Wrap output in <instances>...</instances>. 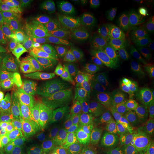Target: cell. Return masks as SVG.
<instances>
[{
    "label": "cell",
    "mask_w": 154,
    "mask_h": 154,
    "mask_svg": "<svg viewBox=\"0 0 154 154\" xmlns=\"http://www.w3.org/2000/svg\"><path fill=\"white\" fill-rule=\"evenodd\" d=\"M50 57L53 69L60 73L93 75L98 71L97 63L88 50L68 39L52 45Z\"/></svg>",
    "instance_id": "obj_1"
},
{
    "label": "cell",
    "mask_w": 154,
    "mask_h": 154,
    "mask_svg": "<svg viewBox=\"0 0 154 154\" xmlns=\"http://www.w3.org/2000/svg\"><path fill=\"white\" fill-rule=\"evenodd\" d=\"M41 123L21 108H15L6 118L2 135L17 143L36 145Z\"/></svg>",
    "instance_id": "obj_2"
},
{
    "label": "cell",
    "mask_w": 154,
    "mask_h": 154,
    "mask_svg": "<svg viewBox=\"0 0 154 154\" xmlns=\"http://www.w3.org/2000/svg\"><path fill=\"white\" fill-rule=\"evenodd\" d=\"M116 35L127 55L142 61L154 56V35L117 28Z\"/></svg>",
    "instance_id": "obj_3"
},
{
    "label": "cell",
    "mask_w": 154,
    "mask_h": 154,
    "mask_svg": "<svg viewBox=\"0 0 154 154\" xmlns=\"http://www.w3.org/2000/svg\"><path fill=\"white\" fill-rule=\"evenodd\" d=\"M76 124L84 142H96L107 137L116 125V121L99 116L67 114Z\"/></svg>",
    "instance_id": "obj_4"
},
{
    "label": "cell",
    "mask_w": 154,
    "mask_h": 154,
    "mask_svg": "<svg viewBox=\"0 0 154 154\" xmlns=\"http://www.w3.org/2000/svg\"><path fill=\"white\" fill-rule=\"evenodd\" d=\"M116 14L119 21L127 28L142 29L149 27L151 20L149 14L138 4L125 1L116 7Z\"/></svg>",
    "instance_id": "obj_5"
},
{
    "label": "cell",
    "mask_w": 154,
    "mask_h": 154,
    "mask_svg": "<svg viewBox=\"0 0 154 154\" xmlns=\"http://www.w3.org/2000/svg\"><path fill=\"white\" fill-rule=\"evenodd\" d=\"M79 16L83 21L99 28L109 26L111 19L109 5L102 0L93 1L86 4L80 9Z\"/></svg>",
    "instance_id": "obj_6"
},
{
    "label": "cell",
    "mask_w": 154,
    "mask_h": 154,
    "mask_svg": "<svg viewBox=\"0 0 154 154\" xmlns=\"http://www.w3.org/2000/svg\"><path fill=\"white\" fill-rule=\"evenodd\" d=\"M97 66L102 72L126 77L140 72L141 64L135 58L127 55L108 62L97 63Z\"/></svg>",
    "instance_id": "obj_7"
},
{
    "label": "cell",
    "mask_w": 154,
    "mask_h": 154,
    "mask_svg": "<svg viewBox=\"0 0 154 154\" xmlns=\"http://www.w3.org/2000/svg\"><path fill=\"white\" fill-rule=\"evenodd\" d=\"M59 109L66 114L99 116L112 119L110 116L83 99L81 96H66L60 102Z\"/></svg>",
    "instance_id": "obj_8"
},
{
    "label": "cell",
    "mask_w": 154,
    "mask_h": 154,
    "mask_svg": "<svg viewBox=\"0 0 154 154\" xmlns=\"http://www.w3.org/2000/svg\"><path fill=\"white\" fill-rule=\"evenodd\" d=\"M39 135L42 143L50 148H56L74 143L66 132L55 123L44 121L41 124Z\"/></svg>",
    "instance_id": "obj_9"
},
{
    "label": "cell",
    "mask_w": 154,
    "mask_h": 154,
    "mask_svg": "<svg viewBox=\"0 0 154 154\" xmlns=\"http://www.w3.org/2000/svg\"><path fill=\"white\" fill-rule=\"evenodd\" d=\"M11 45L28 67L34 62L44 58L43 50L39 42L38 38L29 36L12 42Z\"/></svg>",
    "instance_id": "obj_10"
},
{
    "label": "cell",
    "mask_w": 154,
    "mask_h": 154,
    "mask_svg": "<svg viewBox=\"0 0 154 154\" xmlns=\"http://www.w3.org/2000/svg\"><path fill=\"white\" fill-rule=\"evenodd\" d=\"M87 50L97 63L108 62L125 55L118 41L113 37L103 38L97 45Z\"/></svg>",
    "instance_id": "obj_11"
},
{
    "label": "cell",
    "mask_w": 154,
    "mask_h": 154,
    "mask_svg": "<svg viewBox=\"0 0 154 154\" xmlns=\"http://www.w3.org/2000/svg\"><path fill=\"white\" fill-rule=\"evenodd\" d=\"M81 97L95 108L117 121L116 111L110 96L102 89L88 88L82 91Z\"/></svg>",
    "instance_id": "obj_12"
},
{
    "label": "cell",
    "mask_w": 154,
    "mask_h": 154,
    "mask_svg": "<svg viewBox=\"0 0 154 154\" xmlns=\"http://www.w3.org/2000/svg\"><path fill=\"white\" fill-rule=\"evenodd\" d=\"M96 86L116 89H123L131 91H140L142 87L137 81L127 77H121L98 71L93 74Z\"/></svg>",
    "instance_id": "obj_13"
},
{
    "label": "cell",
    "mask_w": 154,
    "mask_h": 154,
    "mask_svg": "<svg viewBox=\"0 0 154 154\" xmlns=\"http://www.w3.org/2000/svg\"><path fill=\"white\" fill-rule=\"evenodd\" d=\"M53 71L47 61L42 58L32 63L23 72L22 77L28 78L36 88H42L46 86Z\"/></svg>",
    "instance_id": "obj_14"
},
{
    "label": "cell",
    "mask_w": 154,
    "mask_h": 154,
    "mask_svg": "<svg viewBox=\"0 0 154 154\" xmlns=\"http://www.w3.org/2000/svg\"><path fill=\"white\" fill-rule=\"evenodd\" d=\"M56 103L44 88H37L23 105L35 119L39 120V116L46 107Z\"/></svg>",
    "instance_id": "obj_15"
},
{
    "label": "cell",
    "mask_w": 154,
    "mask_h": 154,
    "mask_svg": "<svg viewBox=\"0 0 154 154\" xmlns=\"http://www.w3.org/2000/svg\"><path fill=\"white\" fill-rule=\"evenodd\" d=\"M50 154H109L107 146H91L81 143H74L56 148L48 149Z\"/></svg>",
    "instance_id": "obj_16"
},
{
    "label": "cell",
    "mask_w": 154,
    "mask_h": 154,
    "mask_svg": "<svg viewBox=\"0 0 154 154\" xmlns=\"http://www.w3.org/2000/svg\"><path fill=\"white\" fill-rule=\"evenodd\" d=\"M3 58L6 66L14 83H18L22 79V73L28 67L18 55L14 48L9 45L3 50Z\"/></svg>",
    "instance_id": "obj_17"
},
{
    "label": "cell",
    "mask_w": 154,
    "mask_h": 154,
    "mask_svg": "<svg viewBox=\"0 0 154 154\" xmlns=\"http://www.w3.org/2000/svg\"><path fill=\"white\" fill-rule=\"evenodd\" d=\"M44 121L55 123L61 127L74 142L81 143L84 142L76 124L65 112L57 111L46 116Z\"/></svg>",
    "instance_id": "obj_18"
},
{
    "label": "cell",
    "mask_w": 154,
    "mask_h": 154,
    "mask_svg": "<svg viewBox=\"0 0 154 154\" xmlns=\"http://www.w3.org/2000/svg\"><path fill=\"white\" fill-rule=\"evenodd\" d=\"M4 32L9 39L10 45L11 43L20 39L33 36L39 38V31L38 28L20 22L1 23Z\"/></svg>",
    "instance_id": "obj_19"
},
{
    "label": "cell",
    "mask_w": 154,
    "mask_h": 154,
    "mask_svg": "<svg viewBox=\"0 0 154 154\" xmlns=\"http://www.w3.org/2000/svg\"><path fill=\"white\" fill-rule=\"evenodd\" d=\"M138 147L144 154H151L154 149V133L149 127L138 126L129 128Z\"/></svg>",
    "instance_id": "obj_20"
},
{
    "label": "cell",
    "mask_w": 154,
    "mask_h": 154,
    "mask_svg": "<svg viewBox=\"0 0 154 154\" xmlns=\"http://www.w3.org/2000/svg\"><path fill=\"white\" fill-rule=\"evenodd\" d=\"M66 85L63 75L54 70L44 89L56 103H60L66 97L65 94Z\"/></svg>",
    "instance_id": "obj_21"
},
{
    "label": "cell",
    "mask_w": 154,
    "mask_h": 154,
    "mask_svg": "<svg viewBox=\"0 0 154 154\" xmlns=\"http://www.w3.org/2000/svg\"><path fill=\"white\" fill-rule=\"evenodd\" d=\"M110 97L116 111L121 116L128 115L137 100L133 95L122 91H111Z\"/></svg>",
    "instance_id": "obj_22"
},
{
    "label": "cell",
    "mask_w": 154,
    "mask_h": 154,
    "mask_svg": "<svg viewBox=\"0 0 154 154\" xmlns=\"http://www.w3.org/2000/svg\"><path fill=\"white\" fill-rule=\"evenodd\" d=\"M67 39L72 41L83 48L88 49L100 42L103 37L99 33L88 30L77 31L67 37Z\"/></svg>",
    "instance_id": "obj_23"
},
{
    "label": "cell",
    "mask_w": 154,
    "mask_h": 154,
    "mask_svg": "<svg viewBox=\"0 0 154 154\" xmlns=\"http://www.w3.org/2000/svg\"><path fill=\"white\" fill-rule=\"evenodd\" d=\"M127 121L131 124L146 125L154 122L142 100L137 99L127 115Z\"/></svg>",
    "instance_id": "obj_24"
},
{
    "label": "cell",
    "mask_w": 154,
    "mask_h": 154,
    "mask_svg": "<svg viewBox=\"0 0 154 154\" xmlns=\"http://www.w3.org/2000/svg\"><path fill=\"white\" fill-rule=\"evenodd\" d=\"M66 83L82 88H91L96 86L93 75H81L73 73H61Z\"/></svg>",
    "instance_id": "obj_25"
},
{
    "label": "cell",
    "mask_w": 154,
    "mask_h": 154,
    "mask_svg": "<svg viewBox=\"0 0 154 154\" xmlns=\"http://www.w3.org/2000/svg\"><path fill=\"white\" fill-rule=\"evenodd\" d=\"M28 146L2 135L0 137V154H26Z\"/></svg>",
    "instance_id": "obj_26"
},
{
    "label": "cell",
    "mask_w": 154,
    "mask_h": 154,
    "mask_svg": "<svg viewBox=\"0 0 154 154\" xmlns=\"http://www.w3.org/2000/svg\"><path fill=\"white\" fill-rule=\"evenodd\" d=\"M128 139V135L123 127H118L110 138L109 147L116 151L121 152L126 147Z\"/></svg>",
    "instance_id": "obj_27"
},
{
    "label": "cell",
    "mask_w": 154,
    "mask_h": 154,
    "mask_svg": "<svg viewBox=\"0 0 154 154\" xmlns=\"http://www.w3.org/2000/svg\"><path fill=\"white\" fill-rule=\"evenodd\" d=\"M37 88L28 78H22L17 89L16 98L19 104H23Z\"/></svg>",
    "instance_id": "obj_28"
},
{
    "label": "cell",
    "mask_w": 154,
    "mask_h": 154,
    "mask_svg": "<svg viewBox=\"0 0 154 154\" xmlns=\"http://www.w3.org/2000/svg\"><path fill=\"white\" fill-rule=\"evenodd\" d=\"M38 2L40 5V14L42 18L58 13L66 3L65 0H41Z\"/></svg>",
    "instance_id": "obj_29"
},
{
    "label": "cell",
    "mask_w": 154,
    "mask_h": 154,
    "mask_svg": "<svg viewBox=\"0 0 154 154\" xmlns=\"http://www.w3.org/2000/svg\"><path fill=\"white\" fill-rule=\"evenodd\" d=\"M2 52H0V87L6 89L12 88L14 83L6 66Z\"/></svg>",
    "instance_id": "obj_30"
},
{
    "label": "cell",
    "mask_w": 154,
    "mask_h": 154,
    "mask_svg": "<svg viewBox=\"0 0 154 154\" xmlns=\"http://www.w3.org/2000/svg\"><path fill=\"white\" fill-rule=\"evenodd\" d=\"M4 4L6 6H9L12 9H13L14 11H16L22 16L28 17V18L34 17L33 16L32 14H31V13L28 11L26 6L22 2L21 0L4 1Z\"/></svg>",
    "instance_id": "obj_31"
},
{
    "label": "cell",
    "mask_w": 154,
    "mask_h": 154,
    "mask_svg": "<svg viewBox=\"0 0 154 154\" xmlns=\"http://www.w3.org/2000/svg\"><path fill=\"white\" fill-rule=\"evenodd\" d=\"M143 61L140 72L143 77L154 81V56Z\"/></svg>",
    "instance_id": "obj_32"
},
{
    "label": "cell",
    "mask_w": 154,
    "mask_h": 154,
    "mask_svg": "<svg viewBox=\"0 0 154 154\" xmlns=\"http://www.w3.org/2000/svg\"><path fill=\"white\" fill-rule=\"evenodd\" d=\"M128 135V142L126 147L121 151V154H144L142 151L138 147L132 134L127 130Z\"/></svg>",
    "instance_id": "obj_33"
},
{
    "label": "cell",
    "mask_w": 154,
    "mask_h": 154,
    "mask_svg": "<svg viewBox=\"0 0 154 154\" xmlns=\"http://www.w3.org/2000/svg\"><path fill=\"white\" fill-rule=\"evenodd\" d=\"M140 99L154 121V95L143 93L140 95Z\"/></svg>",
    "instance_id": "obj_34"
},
{
    "label": "cell",
    "mask_w": 154,
    "mask_h": 154,
    "mask_svg": "<svg viewBox=\"0 0 154 154\" xmlns=\"http://www.w3.org/2000/svg\"><path fill=\"white\" fill-rule=\"evenodd\" d=\"M21 1L26 6L28 11L33 16L44 20L40 14V5L38 1L33 0H21Z\"/></svg>",
    "instance_id": "obj_35"
},
{
    "label": "cell",
    "mask_w": 154,
    "mask_h": 154,
    "mask_svg": "<svg viewBox=\"0 0 154 154\" xmlns=\"http://www.w3.org/2000/svg\"><path fill=\"white\" fill-rule=\"evenodd\" d=\"M12 105H0V137L2 135L6 118L14 110Z\"/></svg>",
    "instance_id": "obj_36"
},
{
    "label": "cell",
    "mask_w": 154,
    "mask_h": 154,
    "mask_svg": "<svg viewBox=\"0 0 154 154\" xmlns=\"http://www.w3.org/2000/svg\"><path fill=\"white\" fill-rule=\"evenodd\" d=\"M81 88L70 84L66 83L65 94V96H81L82 93Z\"/></svg>",
    "instance_id": "obj_37"
},
{
    "label": "cell",
    "mask_w": 154,
    "mask_h": 154,
    "mask_svg": "<svg viewBox=\"0 0 154 154\" xmlns=\"http://www.w3.org/2000/svg\"><path fill=\"white\" fill-rule=\"evenodd\" d=\"M9 45H10L9 39L8 38L2 26L0 23V52L3 51Z\"/></svg>",
    "instance_id": "obj_38"
},
{
    "label": "cell",
    "mask_w": 154,
    "mask_h": 154,
    "mask_svg": "<svg viewBox=\"0 0 154 154\" xmlns=\"http://www.w3.org/2000/svg\"><path fill=\"white\" fill-rule=\"evenodd\" d=\"M13 103V99L2 91L0 90V105H12Z\"/></svg>",
    "instance_id": "obj_39"
},
{
    "label": "cell",
    "mask_w": 154,
    "mask_h": 154,
    "mask_svg": "<svg viewBox=\"0 0 154 154\" xmlns=\"http://www.w3.org/2000/svg\"><path fill=\"white\" fill-rule=\"evenodd\" d=\"M26 154H41V152L36 145H30L28 146Z\"/></svg>",
    "instance_id": "obj_40"
},
{
    "label": "cell",
    "mask_w": 154,
    "mask_h": 154,
    "mask_svg": "<svg viewBox=\"0 0 154 154\" xmlns=\"http://www.w3.org/2000/svg\"><path fill=\"white\" fill-rule=\"evenodd\" d=\"M149 6L154 7V0H146L144 1Z\"/></svg>",
    "instance_id": "obj_41"
},
{
    "label": "cell",
    "mask_w": 154,
    "mask_h": 154,
    "mask_svg": "<svg viewBox=\"0 0 154 154\" xmlns=\"http://www.w3.org/2000/svg\"><path fill=\"white\" fill-rule=\"evenodd\" d=\"M4 5V1L0 0V9L2 8V7Z\"/></svg>",
    "instance_id": "obj_42"
},
{
    "label": "cell",
    "mask_w": 154,
    "mask_h": 154,
    "mask_svg": "<svg viewBox=\"0 0 154 154\" xmlns=\"http://www.w3.org/2000/svg\"><path fill=\"white\" fill-rule=\"evenodd\" d=\"M151 154H154V149L153 150H152V152L151 153Z\"/></svg>",
    "instance_id": "obj_43"
}]
</instances>
